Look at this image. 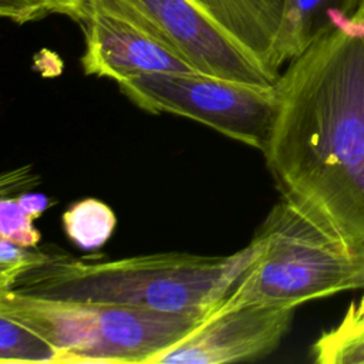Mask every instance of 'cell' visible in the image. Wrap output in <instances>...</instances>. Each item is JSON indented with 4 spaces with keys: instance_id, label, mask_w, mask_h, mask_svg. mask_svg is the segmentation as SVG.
<instances>
[{
    "instance_id": "16",
    "label": "cell",
    "mask_w": 364,
    "mask_h": 364,
    "mask_svg": "<svg viewBox=\"0 0 364 364\" xmlns=\"http://www.w3.org/2000/svg\"><path fill=\"white\" fill-rule=\"evenodd\" d=\"M43 256L44 249L31 250L0 237V291H9L16 279L38 263Z\"/></svg>"
},
{
    "instance_id": "4",
    "label": "cell",
    "mask_w": 364,
    "mask_h": 364,
    "mask_svg": "<svg viewBox=\"0 0 364 364\" xmlns=\"http://www.w3.org/2000/svg\"><path fill=\"white\" fill-rule=\"evenodd\" d=\"M0 313L43 334L61 364H148L189 334L209 311H158L0 291Z\"/></svg>"
},
{
    "instance_id": "11",
    "label": "cell",
    "mask_w": 364,
    "mask_h": 364,
    "mask_svg": "<svg viewBox=\"0 0 364 364\" xmlns=\"http://www.w3.org/2000/svg\"><path fill=\"white\" fill-rule=\"evenodd\" d=\"M311 357L318 364H364V294L350 303L336 327L314 341Z\"/></svg>"
},
{
    "instance_id": "13",
    "label": "cell",
    "mask_w": 364,
    "mask_h": 364,
    "mask_svg": "<svg viewBox=\"0 0 364 364\" xmlns=\"http://www.w3.org/2000/svg\"><path fill=\"white\" fill-rule=\"evenodd\" d=\"M0 363L61 364V354L37 330L0 313Z\"/></svg>"
},
{
    "instance_id": "7",
    "label": "cell",
    "mask_w": 364,
    "mask_h": 364,
    "mask_svg": "<svg viewBox=\"0 0 364 364\" xmlns=\"http://www.w3.org/2000/svg\"><path fill=\"white\" fill-rule=\"evenodd\" d=\"M294 309L264 306H215L176 344L148 364H223L259 360L277 348Z\"/></svg>"
},
{
    "instance_id": "15",
    "label": "cell",
    "mask_w": 364,
    "mask_h": 364,
    "mask_svg": "<svg viewBox=\"0 0 364 364\" xmlns=\"http://www.w3.org/2000/svg\"><path fill=\"white\" fill-rule=\"evenodd\" d=\"M33 220L20 206L17 198L3 195L0 200V237L23 247H36L41 236Z\"/></svg>"
},
{
    "instance_id": "12",
    "label": "cell",
    "mask_w": 364,
    "mask_h": 364,
    "mask_svg": "<svg viewBox=\"0 0 364 364\" xmlns=\"http://www.w3.org/2000/svg\"><path fill=\"white\" fill-rule=\"evenodd\" d=\"M63 226L74 245L84 250H94L111 237L117 218L107 203L88 198L74 203L63 213Z\"/></svg>"
},
{
    "instance_id": "2",
    "label": "cell",
    "mask_w": 364,
    "mask_h": 364,
    "mask_svg": "<svg viewBox=\"0 0 364 364\" xmlns=\"http://www.w3.org/2000/svg\"><path fill=\"white\" fill-rule=\"evenodd\" d=\"M253 245L229 256L182 252L115 260L78 259L44 249L9 291L24 296L158 311H210L252 263Z\"/></svg>"
},
{
    "instance_id": "9",
    "label": "cell",
    "mask_w": 364,
    "mask_h": 364,
    "mask_svg": "<svg viewBox=\"0 0 364 364\" xmlns=\"http://www.w3.org/2000/svg\"><path fill=\"white\" fill-rule=\"evenodd\" d=\"M215 20L273 80L286 0H191Z\"/></svg>"
},
{
    "instance_id": "8",
    "label": "cell",
    "mask_w": 364,
    "mask_h": 364,
    "mask_svg": "<svg viewBox=\"0 0 364 364\" xmlns=\"http://www.w3.org/2000/svg\"><path fill=\"white\" fill-rule=\"evenodd\" d=\"M169 44L199 73L256 85L276 81L191 0H134Z\"/></svg>"
},
{
    "instance_id": "18",
    "label": "cell",
    "mask_w": 364,
    "mask_h": 364,
    "mask_svg": "<svg viewBox=\"0 0 364 364\" xmlns=\"http://www.w3.org/2000/svg\"><path fill=\"white\" fill-rule=\"evenodd\" d=\"M31 181H34V176L28 171L18 169V171H14L11 173H4L1 176V188H6V186L10 185V191H13L18 185L24 186L26 182L33 183Z\"/></svg>"
},
{
    "instance_id": "6",
    "label": "cell",
    "mask_w": 364,
    "mask_h": 364,
    "mask_svg": "<svg viewBox=\"0 0 364 364\" xmlns=\"http://www.w3.org/2000/svg\"><path fill=\"white\" fill-rule=\"evenodd\" d=\"M77 24L84 34L80 63L87 75L119 82L141 74L196 71L134 0H88Z\"/></svg>"
},
{
    "instance_id": "17",
    "label": "cell",
    "mask_w": 364,
    "mask_h": 364,
    "mask_svg": "<svg viewBox=\"0 0 364 364\" xmlns=\"http://www.w3.org/2000/svg\"><path fill=\"white\" fill-rule=\"evenodd\" d=\"M17 200H18L20 206H21L33 219L40 218V216L51 206V202H50L48 196H46L44 193L26 192V193H21L20 196H17Z\"/></svg>"
},
{
    "instance_id": "5",
    "label": "cell",
    "mask_w": 364,
    "mask_h": 364,
    "mask_svg": "<svg viewBox=\"0 0 364 364\" xmlns=\"http://www.w3.org/2000/svg\"><path fill=\"white\" fill-rule=\"evenodd\" d=\"M117 84L144 111L195 119L260 151L277 107L274 84L256 85L198 71L141 74Z\"/></svg>"
},
{
    "instance_id": "14",
    "label": "cell",
    "mask_w": 364,
    "mask_h": 364,
    "mask_svg": "<svg viewBox=\"0 0 364 364\" xmlns=\"http://www.w3.org/2000/svg\"><path fill=\"white\" fill-rule=\"evenodd\" d=\"M88 0H0V16L14 24H27L53 14L70 17L75 23L84 14Z\"/></svg>"
},
{
    "instance_id": "10",
    "label": "cell",
    "mask_w": 364,
    "mask_h": 364,
    "mask_svg": "<svg viewBox=\"0 0 364 364\" xmlns=\"http://www.w3.org/2000/svg\"><path fill=\"white\" fill-rule=\"evenodd\" d=\"M364 0H286L274 58L280 70L340 20L354 14Z\"/></svg>"
},
{
    "instance_id": "3",
    "label": "cell",
    "mask_w": 364,
    "mask_h": 364,
    "mask_svg": "<svg viewBox=\"0 0 364 364\" xmlns=\"http://www.w3.org/2000/svg\"><path fill=\"white\" fill-rule=\"evenodd\" d=\"M255 256L220 306L297 309L364 287V253H353L289 198L270 209L252 242Z\"/></svg>"
},
{
    "instance_id": "1",
    "label": "cell",
    "mask_w": 364,
    "mask_h": 364,
    "mask_svg": "<svg viewBox=\"0 0 364 364\" xmlns=\"http://www.w3.org/2000/svg\"><path fill=\"white\" fill-rule=\"evenodd\" d=\"M274 88L262 152L277 189L364 253V3L293 58Z\"/></svg>"
}]
</instances>
